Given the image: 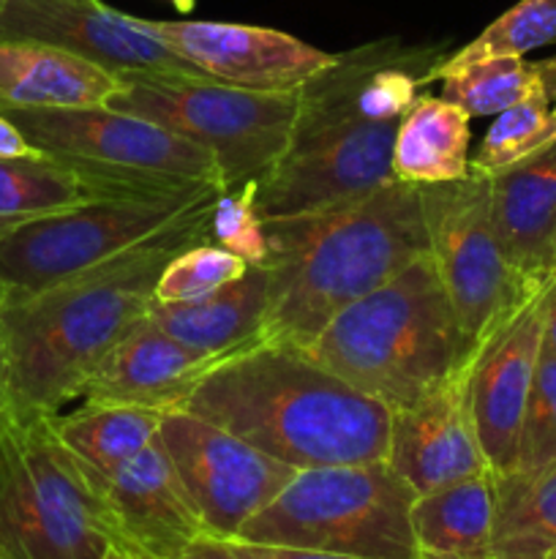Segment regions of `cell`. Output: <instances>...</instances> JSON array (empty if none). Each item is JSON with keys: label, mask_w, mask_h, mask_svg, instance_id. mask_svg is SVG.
I'll list each match as a JSON object with an SVG mask.
<instances>
[{"label": "cell", "mask_w": 556, "mask_h": 559, "mask_svg": "<svg viewBox=\"0 0 556 559\" xmlns=\"http://www.w3.org/2000/svg\"><path fill=\"white\" fill-rule=\"evenodd\" d=\"M218 191L136 249L38 293L5 295V407L58 415L82 396L104 355L150 314L164 265L185 246L210 243Z\"/></svg>", "instance_id": "6da1fadb"}, {"label": "cell", "mask_w": 556, "mask_h": 559, "mask_svg": "<svg viewBox=\"0 0 556 559\" xmlns=\"http://www.w3.org/2000/svg\"><path fill=\"white\" fill-rule=\"evenodd\" d=\"M265 233L270 304L262 342L294 349L428 254L420 186L396 178L327 211L265 218Z\"/></svg>", "instance_id": "7a4b0ae2"}, {"label": "cell", "mask_w": 556, "mask_h": 559, "mask_svg": "<svg viewBox=\"0 0 556 559\" xmlns=\"http://www.w3.org/2000/svg\"><path fill=\"white\" fill-rule=\"evenodd\" d=\"M180 409L294 469L385 462L392 413L287 344H254L207 371Z\"/></svg>", "instance_id": "3957f363"}, {"label": "cell", "mask_w": 556, "mask_h": 559, "mask_svg": "<svg viewBox=\"0 0 556 559\" xmlns=\"http://www.w3.org/2000/svg\"><path fill=\"white\" fill-rule=\"evenodd\" d=\"M387 409H403L474 355L431 257L338 311L300 349Z\"/></svg>", "instance_id": "277c9868"}, {"label": "cell", "mask_w": 556, "mask_h": 559, "mask_svg": "<svg viewBox=\"0 0 556 559\" xmlns=\"http://www.w3.org/2000/svg\"><path fill=\"white\" fill-rule=\"evenodd\" d=\"M109 549L101 495L58 440L52 415L0 407V555L101 559Z\"/></svg>", "instance_id": "5b68a950"}, {"label": "cell", "mask_w": 556, "mask_h": 559, "mask_svg": "<svg viewBox=\"0 0 556 559\" xmlns=\"http://www.w3.org/2000/svg\"><path fill=\"white\" fill-rule=\"evenodd\" d=\"M414 497L387 462L298 469L234 538L354 559H418Z\"/></svg>", "instance_id": "8992f818"}, {"label": "cell", "mask_w": 556, "mask_h": 559, "mask_svg": "<svg viewBox=\"0 0 556 559\" xmlns=\"http://www.w3.org/2000/svg\"><path fill=\"white\" fill-rule=\"evenodd\" d=\"M41 153L74 164L98 194L191 197L221 189L205 147L112 107L3 109Z\"/></svg>", "instance_id": "52a82bcc"}, {"label": "cell", "mask_w": 556, "mask_h": 559, "mask_svg": "<svg viewBox=\"0 0 556 559\" xmlns=\"http://www.w3.org/2000/svg\"><path fill=\"white\" fill-rule=\"evenodd\" d=\"M107 107L153 120L205 147L221 189L262 180L292 140L298 91H245L207 76H123Z\"/></svg>", "instance_id": "ba28073f"}, {"label": "cell", "mask_w": 556, "mask_h": 559, "mask_svg": "<svg viewBox=\"0 0 556 559\" xmlns=\"http://www.w3.org/2000/svg\"><path fill=\"white\" fill-rule=\"evenodd\" d=\"M292 140L256 180L262 218L327 211L392 180L398 120H365L347 104L303 85Z\"/></svg>", "instance_id": "9c48e42d"}, {"label": "cell", "mask_w": 556, "mask_h": 559, "mask_svg": "<svg viewBox=\"0 0 556 559\" xmlns=\"http://www.w3.org/2000/svg\"><path fill=\"white\" fill-rule=\"evenodd\" d=\"M109 197L0 224V284L5 295L38 289L147 243L213 194Z\"/></svg>", "instance_id": "30bf717a"}, {"label": "cell", "mask_w": 556, "mask_h": 559, "mask_svg": "<svg viewBox=\"0 0 556 559\" xmlns=\"http://www.w3.org/2000/svg\"><path fill=\"white\" fill-rule=\"evenodd\" d=\"M428 257L450 298L461 331L478 347L545 284L507 262L491 213V175L469 169L450 183L420 186Z\"/></svg>", "instance_id": "8fae6325"}, {"label": "cell", "mask_w": 556, "mask_h": 559, "mask_svg": "<svg viewBox=\"0 0 556 559\" xmlns=\"http://www.w3.org/2000/svg\"><path fill=\"white\" fill-rule=\"evenodd\" d=\"M158 440L200 508L207 535L216 538H234L298 473L180 407L161 415Z\"/></svg>", "instance_id": "7c38bea8"}, {"label": "cell", "mask_w": 556, "mask_h": 559, "mask_svg": "<svg viewBox=\"0 0 556 559\" xmlns=\"http://www.w3.org/2000/svg\"><path fill=\"white\" fill-rule=\"evenodd\" d=\"M0 38L47 44L118 76H205L172 52L147 20L123 14L104 0H5Z\"/></svg>", "instance_id": "4fadbf2b"}, {"label": "cell", "mask_w": 556, "mask_h": 559, "mask_svg": "<svg viewBox=\"0 0 556 559\" xmlns=\"http://www.w3.org/2000/svg\"><path fill=\"white\" fill-rule=\"evenodd\" d=\"M147 27L205 76L245 91H300L336 58L289 33L259 25L147 20Z\"/></svg>", "instance_id": "5bb4252c"}, {"label": "cell", "mask_w": 556, "mask_h": 559, "mask_svg": "<svg viewBox=\"0 0 556 559\" xmlns=\"http://www.w3.org/2000/svg\"><path fill=\"white\" fill-rule=\"evenodd\" d=\"M543 353V293L529 298L474 347L469 409L494 478L516 462L518 431Z\"/></svg>", "instance_id": "9a60e30c"}, {"label": "cell", "mask_w": 556, "mask_h": 559, "mask_svg": "<svg viewBox=\"0 0 556 559\" xmlns=\"http://www.w3.org/2000/svg\"><path fill=\"white\" fill-rule=\"evenodd\" d=\"M469 369L472 358L414 404L392 409L385 462L418 497L491 473L469 409Z\"/></svg>", "instance_id": "2e32d148"}, {"label": "cell", "mask_w": 556, "mask_h": 559, "mask_svg": "<svg viewBox=\"0 0 556 559\" xmlns=\"http://www.w3.org/2000/svg\"><path fill=\"white\" fill-rule=\"evenodd\" d=\"M112 549L134 559H178L207 535L202 513L161 440H153L98 489Z\"/></svg>", "instance_id": "e0dca14e"}, {"label": "cell", "mask_w": 556, "mask_h": 559, "mask_svg": "<svg viewBox=\"0 0 556 559\" xmlns=\"http://www.w3.org/2000/svg\"><path fill=\"white\" fill-rule=\"evenodd\" d=\"M229 355L234 353H200L185 347L145 317L104 355L101 364L87 377L80 399L136 404L167 413L180 407L202 377Z\"/></svg>", "instance_id": "ac0fdd59"}, {"label": "cell", "mask_w": 556, "mask_h": 559, "mask_svg": "<svg viewBox=\"0 0 556 559\" xmlns=\"http://www.w3.org/2000/svg\"><path fill=\"white\" fill-rule=\"evenodd\" d=\"M491 213L507 262L521 276L548 284L556 251V140L491 175Z\"/></svg>", "instance_id": "d6986e66"}, {"label": "cell", "mask_w": 556, "mask_h": 559, "mask_svg": "<svg viewBox=\"0 0 556 559\" xmlns=\"http://www.w3.org/2000/svg\"><path fill=\"white\" fill-rule=\"evenodd\" d=\"M123 76L47 44L0 38V109L107 107Z\"/></svg>", "instance_id": "ffe728a7"}, {"label": "cell", "mask_w": 556, "mask_h": 559, "mask_svg": "<svg viewBox=\"0 0 556 559\" xmlns=\"http://www.w3.org/2000/svg\"><path fill=\"white\" fill-rule=\"evenodd\" d=\"M270 304V271L249 265L238 282L191 304L153 300L147 320L200 353H240L262 342Z\"/></svg>", "instance_id": "44dd1931"}, {"label": "cell", "mask_w": 556, "mask_h": 559, "mask_svg": "<svg viewBox=\"0 0 556 559\" xmlns=\"http://www.w3.org/2000/svg\"><path fill=\"white\" fill-rule=\"evenodd\" d=\"M409 519L418 559H496L494 473L414 497Z\"/></svg>", "instance_id": "7402d4cb"}, {"label": "cell", "mask_w": 556, "mask_h": 559, "mask_svg": "<svg viewBox=\"0 0 556 559\" xmlns=\"http://www.w3.org/2000/svg\"><path fill=\"white\" fill-rule=\"evenodd\" d=\"M472 115L445 96L420 93L398 120L392 178L414 186L450 183L469 175Z\"/></svg>", "instance_id": "603a6c76"}, {"label": "cell", "mask_w": 556, "mask_h": 559, "mask_svg": "<svg viewBox=\"0 0 556 559\" xmlns=\"http://www.w3.org/2000/svg\"><path fill=\"white\" fill-rule=\"evenodd\" d=\"M161 409L136 404L85 402L69 415H52V426L82 473L101 489L120 467L145 451L158 437Z\"/></svg>", "instance_id": "cb8c5ba5"}, {"label": "cell", "mask_w": 556, "mask_h": 559, "mask_svg": "<svg viewBox=\"0 0 556 559\" xmlns=\"http://www.w3.org/2000/svg\"><path fill=\"white\" fill-rule=\"evenodd\" d=\"M93 200L104 197L74 164L63 158L47 153L31 158H0V224L25 222Z\"/></svg>", "instance_id": "d4e9b609"}, {"label": "cell", "mask_w": 556, "mask_h": 559, "mask_svg": "<svg viewBox=\"0 0 556 559\" xmlns=\"http://www.w3.org/2000/svg\"><path fill=\"white\" fill-rule=\"evenodd\" d=\"M442 82V96L472 118L499 115L532 98H548L556 85V58L527 63L523 58H491L456 71Z\"/></svg>", "instance_id": "484cf974"}, {"label": "cell", "mask_w": 556, "mask_h": 559, "mask_svg": "<svg viewBox=\"0 0 556 559\" xmlns=\"http://www.w3.org/2000/svg\"><path fill=\"white\" fill-rule=\"evenodd\" d=\"M496 559H548L556 549V467L529 484H496Z\"/></svg>", "instance_id": "4316f807"}, {"label": "cell", "mask_w": 556, "mask_h": 559, "mask_svg": "<svg viewBox=\"0 0 556 559\" xmlns=\"http://www.w3.org/2000/svg\"><path fill=\"white\" fill-rule=\"evenodd\" d=\"M556 41V0H521L496 16L474 41L447 55L434 69V82L491 58H523Z\"/></svg>", "instance_id": "83f0119b"}, {"label": "cell", "mask_w": 556, "mask_h": 559, "mask_svg": "<svg viewBox=\"0 0 556 559\" xmlns=\"http://www.w3.org/2000/svg\"><path fill=\"white\" fill-rule=\"evenodd\" d=\"M556 467V355L543 347L537 360L532 393H529L527 413L518 431L516 462L512 469L496 484L518 486L540 478Z\"/></svg>", "instance_id": "f1b7e54d"}, {"label": "cell", "mask_w": 556, "mask_h": 559, "mask_svg": "<svg viewBox=\"0 0 556 559\" xmlns=\"http://www.w3.org/2000/svg\"><path fill=\"white\" fill-rule=\"evenodd\" d=\"M556 140V118L548 98H532L518 107L494 115V123L485 131L469 169L483 175H496L518 162L529 158Z\"/></svg>", "instance_id": "f546056e"}, {"label": "cell", "mask_w": 556, "mask_h": 559, "mask_svg": "<svg viewBox=\"0 0 556 559\" xmlns=\"http://www.w3.org/2000/svg\"><path fill=\"white\" fill-rule=\"evenodd\" d=\"M249 262L216 243H191L164 265L156 282L158 304H191L238 282Z\"/></svg>", "instance_id": "4dcf8cb0"}, {"label": "cell", "mask_w": 556, "mask_h": 559, "mask_svg": "<svg viewBox=\"0 0 556 559\" xmlns=\"http://www.w3.org/2000/svg\"><path fill=\"white\" fill-rule=\"evenodd\" d=\"M210 243L243 257L249 265H265L270 246L265 218L256 207V180L218 191L210 213Z\"/></svg>", "instance_id": "1f68e13d"}, {"label": "cell", "mask_w": 556, "mask_h": 559, "mask_svg": "<svg viewBox=\"0 0 556 559\" xmlns=\"http://www.w3.org/2000/svg\"><path fill=\"white\" fill-rule=\"evenodd\" d=\"M178 559H354L327 555V551L298 549V546L283 544H259V540L245 538H216V535H202Z\"/></svg>", "instance_id": "d6a6232c"}, {"label": "cell", "mask_w": 556, "mask_h": 559, "mask_svg": "<svg viewBox=\"0 0 556 559\" xmlns=\"http://www.w3.org/2000/svg\"><path fill=\"white\" fill-rule=\"evenodd\" d=\"M38 147L20 131V126L0 109V158H31L38 156Z\"/></svg>", "instance_id": "836d02e7"}, {"label": "cell", "mask_w": 556, "mask_h": 559, "mask_svg": "<svg viewBox=\"0 0 556 559\" xmlns=\"http://www.w3.org/2000/svg\"><path fill=\"white\" fill-rule=\"evenodd\" d=\"M543 347L556 355V276L543 289Z\"/></svg>", "instance_id": "e575fe53"}, {"label": "cell", "mask_w": 556, "mask_h": 559, "mask_svg": "<svg viewBox=\"0 0 556 559\" xmlns=\"http://www.w3.org/2000/svg\"><path fill=\"white\" fill-rule=\"evenodd\" d=\"M3 304L5 287L0 284V407H5V364H3Z\"/></svg>", "instance_id": "d590c367"}, {"label": "cell", "mask_w": 556, "mask_h": 559, "mask_svg": "<svg viewBox=\"0 0 556 559\" xmlns=\"http://www.w3.org/2000/svg\"><path fill=\"white\" fill-rule=\"evenodd\" d=\"M169 3H172L174 9L180 11V14H191V11H194V5H196V0H169Z\"/></svg>", "instance_id": "8d00e7d4"}, {"label": "cell", "mask_w": 556, "mask_h": 559, "mask_svg": "<svg viewBox=\"0 0 556 559\" xmlns=\"http://www.w3.org/2000/svg\"><path fill=\"white\" fill-rule=\"evenodd\" d=\"M101 559H134V557L123 555V551H120V549H109V551H107V555H104Z\"/></svg>", "instance_id": "74e56055"}, {"label": "cell", "mask_w": 556, "mask_h": 559, "mask_svg": "<svg viewBox=\"0 0 556 559\" xmlns=\"http://www.w3.org/2000/svg\"><path fill=\"white\" fill-rule=\"evenodd\" d=\"M551 276H556V251H554V262H551Z\"/></svg>", "instance_id": "f35d334b"}, {"label": "cell", "mask_w": 556, "mask_h": 559, "mask_svg": "<svg viewBox=\"0 0 556 559\" xmlns=\"http://www.w3.org/2000/svg\"><path fill=\"white\" fill-rule=\"evenodd\" d=\"M554 118H556V85H554Z\"/></svg>", "instance_id": "ab89813d"}, {"label": "cell", "mask_w": 556, "mask_h": 559, "mask_svg": "<svg viewBox=\"0 0 556 559\" xmlns=\"http://www.w3.org/2000/svg\"><path fill=\"white\" fill-rule=\"evenodd\" d=\"M548 559H556V549H554V551H551V555H548Z\"/></svg>", "instance_id": "60d3db41"}, {"label": "cell", "mask_w": 556, "mask_h": 559, "mask_svg": "<svg viewBox=\"0 0 556 559\" xmlns=\"http://www.w3.org/2000/svg\"><path fill=\"white\" fill-rule=\"evenodd\" d=\"M3 3H5V0H0V9H3Z\"/></svg>", "instance_id": "b9f144b4"}, {"label": "cell", "mask_w": 556, "mask_h": 559, "mask_svg": "<svg viewBox=\"0 0 556 559\" xmlns=\"http://www.w3.org/2000/svg\"><path fill=\"white\" fill-rule=\"evenodd\" d=\"M0 559H9V557H3V555H0Z\"/></svg>", "instance_id": "7bdbcfd3"}]
</instances>
